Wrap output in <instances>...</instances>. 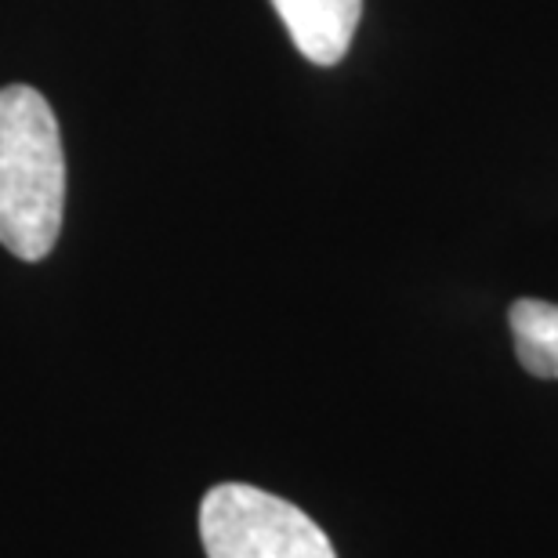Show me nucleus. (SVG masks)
I'll use <instances>...</instances> for the list:
<instances>
[{
	"label": "nucleus",
	"mask_w": 558,
	"mask_h": 558,
	"mask_svg": "<svg viewBox=\"0 0 558 558\" xmlns=\"http://www.w3.org/2000/svg\"><path fill=\"white\" fill-rule=\"evenodd\" d=\"M290 40L316 65H338L363 15V0H272Z\"/></svg>",
	"instance_id": "obj_3"
},
{
	"label": "nucleus",
	"mask_w": 558,
	"mask_h": 558,
	"mask_svg": "<svg viewBox=\"0 0 558 558\" xmlns=\"http://www.w3.org/2000/svg\"><path fill=\"white\" fill-rule=\"evenodd\" d=\"M65 156L48 98L29 84L0 92V243L22 262L48 258L62 232Z\"/></svg>",
	"instance_id": "obj_1"
},
{
	"label": "nucleus",
	"mask_w": 558,
	"mask_h": 558,
	"mask_svg": "<svg viewBox=\"0 0 558 558\" xmlns=\"http://www.w3.org/2000/svg\"><path fill=\"white\" fill-rule=\"evenodd\" d=\"M508 323L522 371L558 381V305L522 298L508 308Z\"/></svg>",
	"instance_id": "obj_4"
},
{
	"label": "nucleus",
	"mask_w": 558,
	"mask_h": 558,
	"mask_svg": "<svg viewBox=\"0 0 558 558\" xmlns=\"http://www.w3.org/2000/svg\"><path fill=\"white\" fill-rule=\"evenodd\" d=\"M199 537L207 558H338L298 505L243 483H221L204 497Z\"/></svg>",
	"instance_id": "obj_2"
}]
</instances>
